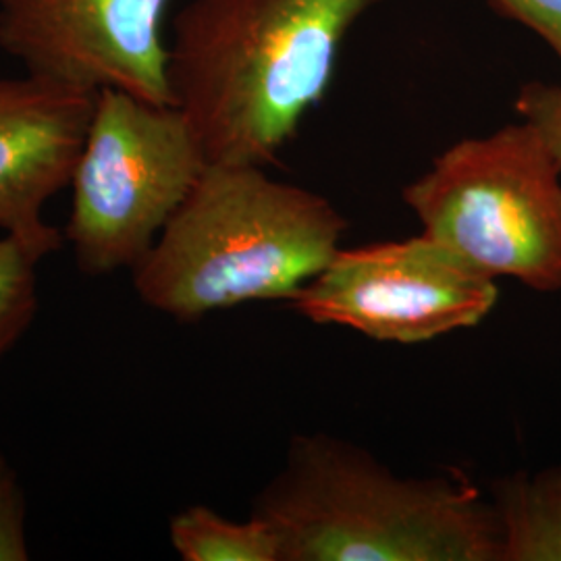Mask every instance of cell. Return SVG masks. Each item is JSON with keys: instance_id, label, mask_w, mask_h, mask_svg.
Here are the masks:
<instances>
[{"instance_id": "1", "label": "cell", "mask_w": 561, "mask_h": 561, "mask_svg": "<svg viewBox=\"0 0 561 561\" xmlns=\"http://www.w3.org/2000/svg\"><path fill=\"white\" fill-rule=\"evenodd\" d=\"M381 0H190L169 83L208 164L266 167L322 101L341 44Z\"/></svg>"}, {"instance_id": "2", "label": "cell", "mask_w": 561, "mask_h": 561, "mask_svg": "<svg viewBox=\"0 0 561 561\" xmlns=\"http://www.w3.org/2000/svg\"><path fill=\"white\" fill-rule=\"evenodd\" d=\"M347 219L264 167L208 164L131 271L140 300L180 322L248 301L291 300L341 248Z\"/></svg>"}, {"instance_id": "3", "label": "cell", "mask_w": 561, "mask_h": 561, "mask_svg": "<svg viewBox=\"0 0 561 561\" xmlns=\"http://www.w3.org/2000/svg\"><path fill=\"white\" fill-rule=\"evenodd\" d=\"M280 561H497L493 505L463 477H398L358 445L300 435L252 505Z\"/></svg>"}, {"instance_id": "4", "label": "cell", "mask_w": 561, "mask_h": 561, "mask_svg": "<svg viewBox=\"0 0 561 561\" xmlns=\"http://www.w3.org/2000/svg\"><path fill=\"white\" fill-rule=\"evenodd\" d=\"M401 198L484 277L561 291V169L530 123L449 146Z\"/></svg>"}, {"instance_id": "5", "label": "cell", "mask_w": 561, "mask_h": 561, "mask_svg": "<svg viewBox=\"0 0 561 561\" xmlns=\"http://www.w3.org/2000/svg\"><path fill=\"white\" fill-rule=\"evenodd\" d=\"M208 167L190 121L117 88L94 96L62 238L83 275L134 271Z\"/></svg>"}, {"instance_id": "6", "label": "cell", "mask_w": 561, "mask_h": 561, "mask_svg": "<svg viewBox=\"0 0 561 561\" xmlns=\"http://www.w3.org/2000/svg\"><path fill=\"white\" fill-rule=\"evenodd\" d=\"M500 298L497 283L421 233L345 250L287 301L317 324H340L393 343H422L477 327Z\"/></svg>"}, {"instance_id": "7", "label": "cell", "mask_w": 561, "mask_h": 561, "mask_svg": "<svg viewBox=\"0 0 561 561\" xmlns=\"http://www.w3.org/2000/svg\"><path fill=\"white\" fill-rule=\"evenodd\" d=\"M169 0H0V48L67 88H117L173 104L162 18Z\"/></svg>"}, {"instance_id": "8", "label": "cell", "mask_w": 561, "mask_h": 561, "mask_svg": "<svg viewBox=\"0 0 561 561\" xmlns=\"http://www.w3.org/2000/svg\"><path fill=\"white\" fill-rule=\"evenodd\" d=\"M94 96L30 73L0 78V233L42 261L65 241L44 206L69 185Z\"/></svg>"}, {"instance_id": "9", "label": "cell", "mask_w": 561, "mask_h": 561, "mask_svg": "<svg viewBox=\"0 0 561 561\" xmlns=\"http://www.w3.org/2000/svg\"><path fill=\"white\" fill-rule=\"evenodd\" d=\"M497 561H561V470L516 472L493 486Z\"/></svg>"}, {"instance_id": "10", "label": "cell", "mask_w": 561, "mask_h": 561, "mask_svg": "<svg viewBox=\"0 0 561 561\" xmlns=\"http://www.w3.org/2000/svg\"><path fill=\"white\" fill-rule=\"evenodd\" d=\"M169 539L183 561H280L275 528L254 514L229 520L206 505H192L171 518Z\"/></svg>"}, {"instance_id": "11", "label": "cell", "mask_w": 561, "mask_h": 561, "mask_svg": "<svg viewBox=\"0 0 561 561\" xmlns=\"http://www.w3.org/2000/svg\"><path fill=\"white\" fill-rule=\"evenodd\" d=\"M41 262L23 241L0 233V362L34 324Z\"/></svg>"}, {"instance_id": "12", "label": "cell", "mask_w": 561, "mask_h": 561, "mask_svg": "<svg viewBox=\"0 0 561 561\" xmlns=\"http://www.w3.org/2000/svg\"><path fill=\"white\" fill-rule=\"evenodd\" d=\"M27 505L18 470L0 451V561L30 560Z\"/></svg>"}, {"instance_id": "13", "label": "cell", "mask_w": 561, "mask_h": 561, "mask_svg": "<svg viewBox=\"0 0 561 561\" xmlns=\"http://www.w3.org/2000/svg\"><path fill=\"white\" fill-rule=\"evenodd\" d=\"M522 121L530 123L561 169V85L533 81L524 85L516 101Z\"/></svg>"}, {"instance_id": "14", "label": "cell", "mask_w": 561, "mask_h": 561, "mask_svg": "<svg viewBox=\"0 0 561 561\" xmlns=\"http://www.w3.org/2000/svg\"><path fill=\"white\" fill-rule=\"evenodd\" d=\"M503 15L526 25L561 59V0H491Z\"/></svg>"}]
</instances>
